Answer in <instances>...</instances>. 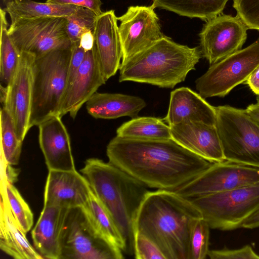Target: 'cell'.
Wrapping results in <instances>:
<instances>
[{
    "label": "cell",
    "mask_w": 259,
    "mask_h": 259,
    "mask_svg": "<svg viewBox=\"0 0 259 259\" xmlns=\"http://www.w3.org/2000/svg\"><path fill=\"white\" fill-rule=\"evenodd\" d=\"M109 162L148 188L176 191L213 163L172 139L145 140L116 136L107 146Z\"/></svg>",
    "instance_id": "1"
},
{
    "label": "cell",
    "mask_w": 259,
    "mask_h": 259,
    "mask_svg": "<svg viewBox=\"0 0 259 259\" xmlns=\"http://www.w3.org/2000/svg\"><path fill=\"white\" fill-rule=\"evenodd\" d=\"M201 218L192 201L175 191H149L138 210L135 231L152 241L166 259H190L191 232Z\"/></svg>",
    "instance_id": "2"
},
{
    "label": "cell",
    "mask_w": 259,
    "mask_h": 259,
    "mask_svg": "<svg viewBox=\"0 0 259 259\" xmlns=\"http://www.w3.org/2000/svg\"><path fill=\"white\" fill-rule=\"evenodd\" d=\"M80 171L118 230L123 252L134 254L135 220L148 187L109 161L97 158L87 159Z\"/></svg>",
    "instance_id": "3"
},
{
    "label": "cell",
    "mask_w": 259,
    "mask_h": 259,
    "mask_svg": "<svg viewBox=\"0 0 259 259\" xmlns=\"http://www.w3.org/2000/svg\"><path fill=\"white\" fill-rule=\"evenodd\" d=\"M202 55L198 47L178 44L164 35L119 68V81H131L172 89L195 70Z\"/></svg>",
    "instance_id": "4"
},
{
    "label": "cell",
    "mask_w": 259,
    "mask_h": 259,
    "mask_svg": "<svg viewBox=\"0 0 259 259\" xmlns=\"http://www.w3.org/2000/svg\"><path fill=\"white\" fill-rule=\"evenodd\" d=\"M71 56V47L55 50L35 59L30 128L59 116L67 86Z\"/></svg>",
    "instance_id": "5"
},
{
    "label": "cell",
    "mask_w": 259,
    "mask_h": 259,
    "mask_svg": "<svg viewBox=\"0 0 259 259\" xmlns=\"http://www.w3.org/2000/svg\"><path fill=\"white\" fill-rule=\"evenodd\" d=\"M215 110L226 160L259 167V124L246 109L226 105Z\"/></svg>",
    "instance_id": "6"
},
{
    "label": "cell",
    "mask_w": 259,
    "mask_h": 259,
    "mask_svg": "<svg viewBox=\"0 0 259 259\" xmlns=\"http://www.w3.org/2000/svg\"><path fill=\"white\" fill-rule=\"evenodd\" d=\"M211 229L241 228L259 207V184L238 188L190 199Z\"/></svg>",
    "instance_id": "7"
},
{
    "label": "cell",
    "mask_w": 259,
    "mask_h": 259,
    "mask_svg": "<svg viewBox=\"0 0 259 259\" xmlns=\"http://www.w3.org/2000/svg\"><path fill=\"white\" fill-rule=\"evenodd\" d=\"M259 66V39L222 60L210 65L195 81L203 98L224 97L235 87L246 81Z\"/></svg>",
    "instance_id": "8"
},
{
    "label": "cell",
    "mask_w": 259,
    "mask_h": 259,
    "mask_svg": "<svg viewBox=\"0 0 259 259\" xmlns=\"http://www.w3.org/2000/svg\"><path fill=\"white\" fill-rule=\"evenodd\" d=\"M66 17L25 18L11 23L9 35L20 52L40 57L57 49L70 48Z\"/></svg>",
    "instance_id": "9"
},
{
    "label": "cell",
    "mask_w": 259,
    "mask_h": 259,
    "mask_svg": "<svg viewBox=\"0 0 259 259\" xmlns=\"http://www.w3.org/2000/svg\"><path fill=\"white\" fill-rule=\"evenodd\" d=\"M60 259H122V250L99 235L81 209H70L61 235Z\"/></svg>",
    "instance_id": "10"
},
{
    "label": "cell",
    "mask_w": 259,
    "mask_h": 259,
    "mask_svg": "<svg viewBox=\"0 0 259 259\" xmlns=\"http://www.w3.org/2000/svg\"><path fill=\"white\" fill-rule=\"evenodd\" d=\"M259 184V167L225 160L213 163L177 193L191 199L238 188Z\"/></svg>",
    "instance_id": "11"
},
{
    "label": "cell",
    "mask_w": 259,
    "mask_h": 259,
    "mask_svg": "<svg viewBox=\"0 0 259 259\" xmlns=\"http://www.w3.org/2000/svg\"><path fill=\"white\" fill-rule=\"evenodd\" d=\"M248 29L237 15L222 13L206 21L199 34L202 57L211 65L242 49Z\"/></svg>",
    "instance_id": "12"
},
{
    "label": "cell",
    "mask_w": 259,
    "mask_h": 259,
    "mask_svg": "<svg viewBox=\"0 0 259 259\" xmlns=\"http://www.w3.org/2000/svg\"><path fill=\"white\" fill-rule=\"evenodd\" d=\"M122 48L121 63L149 47L163 35L159 19L152 6H130L117 17Z\"/></svg>",
    "instance_id": "13"
},
{
    "label": "cell",
    "mask_w": 259,
    "mask_h": 259,
    "mask_svg": "<svg viewBox=\"0 0 259 259\" xmlns=\"http://www.w3.org/2000/svg\"><path fill=\"white\" fill-rule=\"evenodd\" d=\"M17 70L7 86L3 107L10 115L19 138L23 141L29 130L33 90V67L35 59L30 53L22 52Z\"/></svg>",
    "instance_id": "14"
},
{
    "label": "cell",
    "mask_w": 259,
    "mask_h": 259,
    "mask_svg": "<svg viewBox=\"0 0 259 259\" xmlns=\"http://www.w3.org/2000/svg\"><path fill=\"white\" fill-rule=\"evenodd\" d=\"M106 79L97 55L95 45L86 52L84 59L62 99L59 116L67 113L74 119L82 105L105 84Z\"/></svg>",
    "instance_id": "15"
},
{
    "label": "cell",
    "mask_w": 259,
    "mask_h": 259,
    "mask_svg": "<svg viewBox=\"0 0 259 259\" xmlns=\"http://www.w3.org/2000/svg\"><path fill=\"white\" fill-rule=\"evenodd\" d=\"M169 126L172 139L182 147L212 163L226 160L215 125L186 120Z\"/></svg>",
    "instance_id": "16"
},
{
    "label": "cell",
    "mask_w": 259,
    "mask_h": 259,
    "mask_svg": "<svg viewBox=\"0 0 259 259\" xmlns=\"http://www.w3.org/2000/svg\"><path fill=\"white\" fill-rule=\"evenodd\" d=\"M91 188L77 170H49L44 191V205L67 209L80 208L88 200Z\"/></svg>",
    "instance_id": "17"
},
{
    "label": "cell",
    "mask_w": 259,
    "mask_h": 259,
    "mask_svg": "<svg viewBox=\"0 0 259 259\" xmlns=\"http://www.w3.org/2000/svg\"><path fill=\"white\" fill-rule=\"evenodd\" d=\"M56 115L38 125V141L49 170H76L68 131Z\"/></svg>",
    "instance_id": "18"
},
{
    "label": "cell",
    "mask_w": 259,
    "mask_h": 259,
    "mask_svg": "<svg viewBox=\"0 0 259 259\" xmlns=\"http://www.w3.org/2000/svg\"><path fill=\"white\" fill-rule=\"evenodd\" d=\"M118 19L114 10L102 12L97 17L94 35L97 55L106 79L119 70L122 48Z\"/></svg>",
    "instance_id": "19"
},
{
    "label": "cell",
    "mask_w": 259,
    "mask_h": 259,
    "mask_svg": "<svg viewBox=\"0 0 259 259\" xmlns=\"http://www.w3.org/2000/svg\"><path fill=\"white\" fill-rule=\"evenodd\" d=\"M70 209L44 205L31 233L34 248L43 258L60 259L61 235Z\"/></svg>",
    "instance_id": "20"
},
{
    "label": "cell",
    "mask_w": 259,
    "mask_h": 259,
    "mask_svg": "<svg viewBox=\"0 0 259 259\" xmlns=\"http://www.w3.org/2000/svg\"><path fill=\"white\" fill-rule=\"evenodd\" d=\"M162 119L168 125L186 120L215 125V107L209 104L199 93L182 87L171 92L167 113Z\"/></svg>",
    "instance_id": "21"
},
{
    "label": "cell",
    "mask_w": 259,
    "mask_h": 259,
    "mask_svg": "<svg viewBox=\"0 0 259 259\" xmlns=\"http://www.w3.org/2000/svg\"><path fill=\"white\" fill-rule=\"evenodd\" d=\"M0 248L16 259H41L15 220L5 193L1 190Z\"/></svg>",
    "instance_id": "22"
},
{
    "label": "cell",
    "mask_w": 259,
    "mask_h": 259,
    "mask_svg": "<svg viewBox=\"0 0 259 259\" xmlns=\"http://www.w3.org/2000/svg\"><path fill=\"white\" fill-rule=\"evenodd\" d=\"M88 113L95 118L116 119L123 116L132 118L146 106L141 98L118 93L96 92L87 102Z\"/></svg>",
    "instance_id": "23"
},
{
    "label": "cell",
    "mask_w": 259,
    "mask_h": 259,
    "mask_svg": "<svg viewBox=\"0 0 259 259\" xmlns=\"http://www.w3.org/2000/svg\"><path fill=\"white\" fill-rule=\"evenodd\" d=\"M154 9H164L180 16L207 21L222 13L229 0H152Z\"/></svg>",
    "instance_id": "24"
},
{
    "label": "cell",
    "mask_w": 259,
    "mask_h": 259,
    "mask_svg": "<svg viewBox=\"0 0 259 259\" xmlns=\"http://www.w3.org/2000/svg\"><path fill=\"white\" fill-rule=\"evenodd\" d=\"M80 208L95 232L123 251L124 242L118 230L92 190L88 200Z\"/></svg>",
    "instance_id": "25"
},
{
    "label": "cell",
    "mask_w": 259,
    "mask_h": 259,
    "mask_svg": "<svg viewBox=\"0 0 259 259\" xmlns=\"http://www.w3.org/2000/svg\"><path fill=\"white\" fill-rule=\"evenodd\" d=\"M78 7L40 3L32 0H13L5 10L9 14L11 23L25 18L41 17H67L75 12Z\"/></svg>",
    "instance_id": "26"
},
{
    "label": "cell",
    "mask_w": 259,
    "mask_h": 259,
    "mask_svg": "<svg viewBox=\"0 0 259 259\" xmlns=\"http://www.w3.org/2000/svg\"><path fill=\"white\" fill-rule=\"evenodd\" d=\"M116 136L145 140L171 139L170 128L162 119L136 117L124 122L116 130Z\"/></svg>",
    "instance_id": "27"
},
{
    "label": "cell",
    "mask_w": 259,
    "mask_h": 259,
    "mask_svg": "<svg viewBox=\"0 0 259 259\" xmlns=\"http://www.w3.org/2000/svg\"><path fill=\"white\" fill-rule=\"evenodd\" d=\"M6 13L5 9L1 8L0 80L4 87H7L14 77L21 55L9 35Z\"/></svg>",
    "instance_id": "28"
},
{
    "label": "cell",
    "mask_w": 259,
    "mask_h": 259,
    "mask_svg": "<svg viewBox=\"0 0 259 259\" xmlns=\"http://www.w3.org/2000/svg\"><path fill=\"white\" fill-rule=\"evenodd\" d=\"M1 158L12 165L18 164L22 141L16 133L12 119L7 111L1 109Z\"/></svg>",
    "instance_id": "29"
},
{
    "label": "cell",
    "mask_w": 259,
    "mask_h": 259,
    "mask_svg": "<svg viewBox=\"0 0 259 259\" xmlns=\"http://www.w3.org/2000/svg\"><path fill=\"white\" fill-rule=\"evenodd\" d=\"M1 190L5 194L15 220L27 233L33 223V214L28 204L13 184L1 182Z\"/></svg>",
    "instance_id": "30"
},
{
    "label": "cell",
    "mask_w": 259,
    "mask_h": 259,
    "mask_svg": "<svg viewBox=\"0 0 259 259\" xmlns=\"http://www.w3.org/2000/svg\"><path fill=\"white\" fill-rule=\"evenodd\" d=\"M98 16L93 11L78 7L74 13L66 17V31L72 45L79 42L83 33L88 31L94 32Z\"/></svg>",
    "instance_id": "31"
},
{
    "label": "cell",
    "mask_w": 259,
    "mask_h": 259,
    "mask_svg": "<svg viewBox=\"0 0 259 259\" xmlns=\"http://www.w3.org/2000/svg\"><path fill=\"white\" fill-rule=\"evenodd\" d=\"M210 228L203 218L194 224L190 237V259H204L207 256Z\"/></svg>",
    "instance_id": "32"
},
{
    "label": "cell",
    "mask_w": 259,
    "mask_h": 259,
    "mask_svg": "<svg viewBox=\"0 0 259 259\" xmlns=\"http://www.w3.org/2000/svg\"><path fill=\"white\" fill-rule=\"evenodd\" d=\"M233 7L249 29L259 31V0H233Z\"/></svg>",
    "instance_id": "33"
},
{
    "label": "cell",
    "mask_w": 259,
    "mask_h": 259,
    "mask_svg": "<svg viewBox=\"0 0 259 259\" xmlns=\"http://www.w3.org/2000/svg\"><path fill=\"white\" fill-rule=\"evenodd\" d=\"M134 255L137 259H166L152 241L138 233H135Z\"/></svg>",
    "instance_id": "34"
},
{
    "label": "cell",
    "mask_w": 259,
    "mask_h": 259,
    "mask_svg": "<svg viewBox=\"0 0 259 259\" xmlns=\"http://www.w3.org/2000/svg\"><path fill=\"white\" fill-rule=\"evenodd\" d=\"M207 256L211 259H259V255L249 245L236 249L209 250Z\"/></svg>",
    "instance_id": "35"
},
{
    "label": "cell",
    "mask_w": 259,
    "mask_h": 259,
    "mask_svg": "<svg viewBox=\"0 0 259 259\" xmlns=\"http://www.w3.org/2000/svg\"><path fill=\"white\" fill-rule=\"evenodd\" d=\"M85 54L86 52L79 46V42L72 45L67 88L71 83L77 73L84 59Z\"/></svg>",
    "instance_id": "36"
},
{
    "label": "cell",
    "mask_w": 259,
    "mask_h": 259,
    "mask_svg": "<svg viewBox=\"0 0 259 259\" xmlns=\"http://www.w3.org/2000/svg\"><path fill=\"white\" fill-rule=\"evenodd\" d=\"M47 3L82 7L94 12L98 16L102 13L101 0H46Z\"/></svg>",
    "instance_id": "37"
},
{
    "label": "cell",
    "mask_w": 259,
    "mask_h": 259,
    "mask_svg": "<svg viewBox=\"0 0 259 259\" xmlns=\"http://www.w3.org/2000/svg\"><path fill=\"white\" fill-rule=\"evenodd\" d=\"M1 182L13 184L16 181L19 171L13 167L12 165L7 163L1 158Z\"/></svg>",
    "instance_id": "38"
},
{
    "label": "cell",
    "mask_w": 259,
    "mask_h": 259,
    "mask_svg": "<svg viewBox=\"0 0 259 259\" xmlns=\"http://www.w3.org/2000/svg\"><path fill=\"white\" fill-rule=\"evenodd\" d=\"M79 45L86 52L92 50L95 45L93 31H88L83 33L80 37Z\"/></svg>",
    "instance_id": "39"
},
{
    "label": "cell",
    "mask_w": 259,
    "mask_h": 259,
    "mask_svg": "<svg viewBox=\"0 0 259 259\" xmlns=\"http://www.w3.org/2000/svg\"><path fill=\"white\" fill-rule=\"evenodd\" d=\"M245 82L254 94L259 96V66L251 73Z\"/></svg>",
    "instance_id": "40"
},
{
    "label": "cell",
    "mask_w": 259,
    "mask_h": 259,
    "mask_svg": "<svg viewBox=\"0 0 259 259\" xmlns=\"http://www.w3.org/2000/svg\"><path fill=\"white\" fill-rule=\"evenodd\" d=\"M259 227V207L243 222L241 228L254 229Z\"/></svg>",
    "instance_id": "41"
},
{
    "label": "cell",
    "mask_w": 259,
    "mask_h": 259,
    "mask_svg": "<svg viewBox=\"0 0 259 259\" xmlns=\"http://www.w3.org/2000/svg\"><path fill=\"white\" fill-rule=\"evenodd\" d=\"M247 113L259 124V105L256 104L249 105L246 108Z\"/></svg>",
    "instance_id": "42"
},
{
    "label": "cell",
    "mask_w": 259,
    "mask_h": 259,
    "mask_svg": "<svg viewBox=\"0 0 259 259\" xmlns=\"http://www.w3.org/2000/svg\"><path fill=\"white\" fill-rule=\"evenodd\" d=\"M13 0H2L4 4L6 6L8 4L12 2Z\"/></svg>",
    "instance_id": "43"
},
{
    "label": "cell",
    "mask_w": 259,
    "mask_h": 259,
    "mask_svg": "<svg viewBox=\"0 0 259 259\" xmlns=\"http://www.w3.org/2000/svg\"><path fill=\"white\" fill-rule=\"evenodd\" d=\"M256 104L259 105V96L256 97Z\"/></svg>",
    "instance_id": "44"
}]
</instances>
